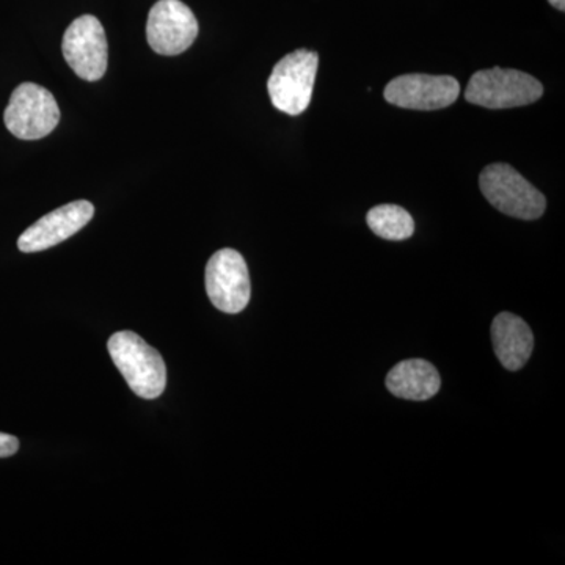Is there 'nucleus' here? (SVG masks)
<instances>
[{
  "label": "nucleus",
  "mask_w": 565,
  "mask_h": 565,
  "mask_svg": "<svg viewBox=\"0 0 565 565\" xmlns=\"http://www.w3.org/2000/svg\"><path fill=\"white\" fill-rule=\"evenodd\" d=\"M107 349L111 362L137 396L143 399L161 396L167 386V367L161 353L129 330L111 334Z\"/></svg>",
  "instance_id": "obj_1"
},
{
  "label": "nucleus",
  "mask_w": 565,
  "mask_h": 565,
  "mask_svg": "<svg viewBox=\"0 0 565 565\" xmlns=\"http://www.w3.org/2000/svg\"><path fill=\"white\" fill-rule=\"evenodd\" d=\"M544 85L519 70L494 68L475 73L465 90V99L486 109H514L539 102Z\"/></svg>",
  "instance_id": "obj_2"
},
{
  "label": "nucleus",
  "mask_w": 565,
  "mask_h": 565,
  "mask_svg": "<svg viewBox=\"0 0 565 565\" xmlns=\"http://www.w3.org/2000/svg\"><path fill=\"white\" fill-rule=\"evenodd\" d=\"M479 188L487 202L509 217L535 221L546 207L542 192L508 163H490L479 177Z\"/></svg>",
  "instance_id": "obj_3"
},
{
  "label": "nucleus",
  "mask_w": 565,
  "mask_h": 565,
  "mask_svg": "<svg viewBox=\"0 0 565 565\" xmlns=\"http://www.w3.org/2000/svg\"><path fill=\"white\" fill-rule=\"evenodd\" d=\"M318 66L319 55L313 51H294L282 57L267 81L274 106L292 117L303 114L311 103Z\"/></svg>",
  "instance_id": "obj_4"
},
{
  "label": "nucleus",
  "mask_w": 565,
  "mask_h": 565,
  "mask_svg": "<svg viewBox=\"0 0 565 565\" xmlns=\"http://www.w3.org/2000/svg\"><path fill=\"white\" fill-rule=\"evenodd\" d=\"M3 121L18 139L39 140L57 128L61 109L51 92L33 82H24L11 93Z\"/></svg>",
  "instance_id": "obj_5"
},
{
  "label": "nucleus",
  "mask_w": 565,
  "mask_h": 565,
  "mask_svg": "<svg viewBox=\"0 0 565 565\" xmlns=\"http://www.w3.org/2000/svg\"><path fill=\"white\" fill-rule=\"evenodd\" d=\"M206 291L212 305L223 313L237 315L250 302L252 286L247 263L239 252L223 248L206 266Z\"/></svg>",
  "instance_id": "obj_6"
},
{
  "label": "nucleus",
  "mask_w": 565,
  "mask_h": 565,
  "mask_svg": "<svg viewBox=\"0 0 565 565\" xmlns=\"http://www.w3.org/2000/svg\"><path fill=\"white\" fill-rule=\"evenodd\" d=\"M62 51L66 63L81 79H103L107 71V39L98 18L84 14L71 22L63 35Z\"/></svg>",
  "instance_id": "obj_7"
},
{
  "label": "nucleus",
  "mask_w": 565,
  "mask_h": 565,
  "mask_svg": "<svg viewBox=\"0 0 565 565\" xmlns=\"http://www.w3.org/2000/svg\"><path fill=\"white\" fill-rule=\"evenodd\" d=\"M199 35L195 14L181 0H159L152 6L147 22V39L151 50L161 55H178L188 51Z\"/></svg>",
  "instance_id": "obj_8"
},
{
  "label": "nucleus",
  "mask_w": 565,
  "mask_h": 565,
  "mask_svg": "<svg viewBox=\"0 0 565 565\" xmlns=\"http://www.w3.org/2000/svg\"><path fill=\"white\" fill-rule=\"evenodd\" d=\"M459 93V82L452 76L405 74L386 85L385 99L403 109L438 110L455 104Z\"/></svg>",
  "instance_id": "obj_9"
},
{
  "label": "nucleus",
  "mask_w": 565,
  "mask_h": 565,
  "mask_svg": "<svg viewBox=\"0 0 565 565\" xmlns=\"http://www.w3.org/2000/svg\"><path fill=\"white\" fill-rule=\"evenodd\" d=\"M93 215L95 206L90 202L79 200L65 204L29 226L18 239V248L22 253H36L55 247L79 233L92 221Z\"/></svg>",
  "instance_id": "obj_10"
},
{
  "label": "nucleus",
  "mask_w": 565,
  "mask_h": 565,
  "mask_svg": "<svg viewBox=\"0 0 565 565\" xmlns=\"http://www.w3.org/2000/svg\"><path fill=\"white\" fill-rule=\"evenodd\" d=\"M493 351L508 371L525 366L534 349V334L522 318L501 313L492 323Z\"/></svg>",
  "instance_id": "obj_11"
},
{
  "label": "nucleus",
  "mask_w": 565,
  "mask_h": 565,
  "mask_svg": "<svg viewBox=\"0 0 565 565\" xmlns=\"http://www.w3.org/2000/svg\"><path fill=\"white\" fill-rule=\"evenodd\" d=\"M441 379L426 360H405L386 375V388L401 399L427 401L440 392Z\"/></svg>",
  "instance_id": "obj_12"
},
{
  "label": "nucleus",
  "mask_w": 565,
  "mask_h": 565,
  "mask_svg": "<svg viewBox=\"0 0 565 565\" xmlns=\"http://www.w3.org/2000/svg\"><path fill=\"white\" fill-rule=\"evenodd\" d=\"M371 232L385 241H405L415 233V222L404 207L379 204L366 215Z\"/></svg>",
  "instance_id": "obj_13"
},
{
  "label": "nucleus",
  "mask_w": 565,
  "mask_h": 565,
  "mask_svg": "<svg viewBox=\"0 0 565 565\" xmlns=\"http://www.w3.org/2000/svg\"><path fill=\"white\" fill-rule=\"evenodd\" d=\"M20 451V440L13 435L0 433V459L11 457Z\"/></svg>",
  "instance_id": "obj_14"
},
{
  "label": "nucleus",
  "mask_w": 565,
  "mask_h": 565,
  "mask_svg": "<svg viewBox=\"0 0 565 565\" xmlns=\"http://www.w3.org/2000/svg\"><path fill=\"white\" fill-rule=\"evenodd\" d=\"M556 10L564 11L565 10V0H548Z\"/></svg>",
  "instance_id": "obj_15"
}]
</instances>
